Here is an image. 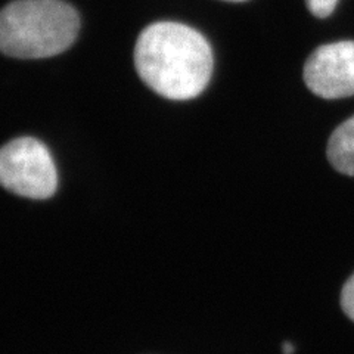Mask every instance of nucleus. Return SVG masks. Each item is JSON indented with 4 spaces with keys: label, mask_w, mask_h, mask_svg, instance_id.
Returning <instances> with one entry per match:
<instances>
[{
    "label": "nucleus",
    "mask_w": 354,
    "mask_h": 354,
    "mask_svg": "<svg viewBox=\"0 0 354 354\" xmlns=\"http://www.w3.org/2000/svg\"><path fill=\"white\" fill-rule=\"evenodd\" d=\"M304 82L310 92L324 99L354 95V41L319 46L304 64Z\"/></svg>",
    "instance_id": "nucleus-4"
},
{
    "label": "nucleus",
    "mask_w": 354,
    "mask_h": 354,
    "mask_svg": "<svg viewBox=\"0 0 354 354\" xmlns=\"http://www.w3.org/2000/svg\"><path fill=\"white\" fill-rule=\"evenodd\" d=\"M0 185L30 199H48L58 187L49 149L35 138H18L0 149Z\"/></svg>",
    "instance_id": "nucleus-3"
},
{
    "label": "nucleus",
    "mask_w": 354,
    "mask_h": 354,
    "mask_svg": "<svg viewBox=\"0 0 354 354\" xmlns=\"http://www.w3.org/2000/svg\"><path fill=\"white\" fill-rule=\"evenodd\" d=\"M140 79L171 101L201 95L213 74V49L208 40L180 22H155L140 32L135 46Z\"/></svg>",
    "instance_id": "nucleus-1"
},
{
    "label": "nucleus",
    "mask_w": 354,
    "mask_h": 354,
    "mask_svg": "<svg viewBox=\"0 0 354 354\" xmlns=\"http://www.w3.org/2000/svg\"><path fill=\"white\" fill-rule=\"evenodd\" d=\"M338 3V0H306V6L317 18L329 17Z\"/></svg>",
    "instance_id": "nucleus-7"
},
{
    "label": "nucleus",
    "mask_w": 354,
    "mask_h": 354,
    "mask_svg": "<svg viewBox=\"0 0 354 354\" xmlns=\"http://www.w3.org/2000/svg\"><path fill=\"white\" fill-rule=\"evenodd\" d=\"M282 350H283V354H292L295 351V347L291 344V342H283Z\"/></svg>",
    "instance_id": "nucleus-8"
},
{
    "label": "nucleus",
    "mask_w": 354,
    "mask_h": 354,
    "mask_svg": "<svg viewBox=\"0 0 354 354\" xmlns=\"http://www.w3.org/2000/svg\"><path fill=\"white\" fill-rule=\"evenodd\" d=\"M79 31V14L62 0H17L0 10V52L8 57H55L71 46Z\"/></svg>",
    "instance_id": "nucleus-2"
},
{
    "label": "nucleus",
    "mask_w": 354,
    "mask_h": 354,
    "mask_svg": "<svg viewBox=\"0 0 354 354\" xmlns=\"http://www.w3.org/2000/svg\"><path fill=\"white\" fill-rule=\"evenodd\" d=\"M225 2H236V3H239V2H247V0H225Z\"/></svg>",
    "instance_id": "nucleus-9"
},
{
    "label": "nucleus",
    "mask_w": 354,
    "mask_h": 354,
    "mask_svg": "<svg viewBox=\"0 0 354 354\" xmlns=\"http://www.w3.org/2000/svg\"><path fill=\"white\" fill-rule=\"evenodd\" d=\"M326 153L330 165L337 171L354 176V115L332 133Z\"/></svg>",
    "instance_id": "nucleus-5"
},
{
    "label": "nucleus",
    "mask_w": 354,
    "mask_h": 354,
    "mask_svg": "<svg viewBox=\"0 0 354 354\" xmlns=\"http://www.w3.org/2000/svg\"><path fill=\"white\" fill-rule=\"evenodd\" d=\"M341 307L353 322H354V273L350 276V279L342 286L341 291Z\"/></svg>",
    "instance_id": "nucleus-6"
}]
</instances>
